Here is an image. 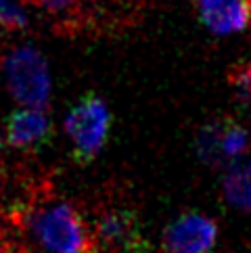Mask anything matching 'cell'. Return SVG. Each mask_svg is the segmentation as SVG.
I'll return each instance as SVG.
<instances>
[{
	"label": "cell",
	"instance_id": "6da1fadb",
	"mask_svg": "<svg viewBox=\"0 0 251 253\" xmlns=\"http://www.w3.org/2000/svg\"><path fill=\"white\" fill-rule=\"evenodd\" d=\"M36 243L44 253H92L94 239L90 237L82 213L71 203L59 201L40 205L25 213V220Z\"/></svg>",
	"mask_w": 251,
	"mask_h": 253
},
{
	"label": "cell",
	"instance_id": "7a4b0ae2",
	"mask_svg": "<svg viewBox=\"0 0 251 253\" xmlns=\"http://www.w3.org/2000/svg\"><path fill=\"white\" fill-rule=\"evenodd\" d=\"M111 113L109 107L98 94L88 92L71 107L65 115V132L74 144L76 164L84 166L103 151L109 138Z\"/></svg>",
	"mask_w": 251,
	"mask_h": 253
},
{
	"label": "cell",
	"instance_id": "3957f363",
	"mask_svg": "<svg viewBox=\"0 0 251 253\" xmlns=\"http://www.w3.org/2000/svg\"><path fill=\"white\" fill-rule=\"evenodd\" d=\"M6 86L17 103L32 109L48 107L50 98V76L46 61L34 46H17L8 50L2 59Z\"/></svg>",
	"mask_w": 251,
	"mask_h": 253
},
{
	"label": "cell",
	"instance_id": "277c9868",
	"mask_svg": "<svg viewBox=\"0 0 251 253\" xmlns=\"http://www.w3.org/2000/svg\"><path fill=\"white\" fill-rule=\"evenodd\" d=\"M94 245L98 243L109 253H151L138 215L128 207L105 210L94 220Z\"/></svg>",
	"mask_w": 251,
	"mask_h": 253
},
{
	"label": "cell",
	"instance_id": "5b68a950",
	"mask_svg": "<svg viewBox=\"0 0 251 253\" xmlns=\"http://www.w3.org/2000/svg\"><path fill=\"white\" fill-rule=\"evenodd\" d=\"M218 241V224L203 213H184L166 226L161 253H209Z\"/></svg>",
	"mask_w": 251,
	"mask_h": 253
},
{
	"label": "cell",
	"instance_id": "8992f818",
	"mask_svg": "<svg viewBox=\"0 0 251 253\" xmlns=\"http://www.w3.org/2000/svg\"><path fill=\"white\" fill-rule=\"evenodd\" d=\"M6 140L21 151L44 149L52 140V124L46 111L32 107L13 111L6 120Z\"/></svg>",
	"mask_w": 251,
	"mask_h": 253
},
{
	"label": "cell",
	"instance_id": "52a82bcc",
	"mask_svg": "<svg viewBox=\"0 0 251 253\" xmlns=\"http://www.w3.org/2000/svg\"><path fill=\"white\" fill-rule=\"evenodd\" d=\"M197 6L203 25L218 36L241 32L251 21L249 0H197Z\"/></svg>",
	"mask_w": 251,
	"mask_h": 253
},
{
	"label": "cell",
	"instance_id": "ba28073f",
	"mask_svg": "<svg viewBox=\"0 0 251 253\" xmlns=\"http://www.w3.org/2000/svg\"><path fill=\"white\" fill-rule=\"evenodd\" d=\"M222 191L232 207L251 211V159H237L228 166V171L222 180Z\"/></svg>",
	"mask_w": 251,
	"mask_h": 253
},
{
	"label": "cell",
	"instance_id": "9c48e42d",
	"mask_svg": "<svg viewBox=\"0 0 251 253\" xmlns=\"http://www.w3.org/2000/svg\"><path fill=\"white\" fill-rule=\"evenodd\" d=\"M228 84L235 94V101L243 111L251 113V65L237 63L228 69Z\"/></svg>",
	"mask_w": 251,
	"mask_h": 253
},
{
	"label": "cell",
	"instance_id": "30bf717a",
	"mask_svg": "<svg viewBox=\"0 0 251 253\" xmlns=\"http://www.w3.org/2000/svg\"><path fill=\"white\" fill-rule=\"evenodd\" d=\"M28 23L23 8L13 0H0V28L4 30H21Z\"/></svg>",
	"mask_w": 251,
	"mask_h": 253
},
{
	"label": "cell",
	"instance_id": "8fae6325",
	"mask_svg": "<svg viewBox=\"0 0 251 253\" xmlns=\"http://www.w3.org/2000/svg\"><path fill=\"white\" fill-rule=\"evenodd\" d=\"M38 6L46 8L48 13H65V11H71L80 0H34Z\"/></svg>",
	"mask_w": 251,
	"mask_h": 253
},
{
	"label": "cell",
	"instance_id": "7c38bea8",
	"mask_svg": "<svg viewBox=\"0 0 251 253\" xmlns=\"http://www.w3.org/2000/svg\"><path fill=\"white\" fill-rule=\"evenodd\" d=\"M0 253H17V247L8 241H0Z\"/></svg>",
	"mask_w": 251,
	"mask_h": 253
},
{
	"label": "cell",
	"instance_id": "4fadbf2b",
	"mask_svg": "<svg viewBox=\"0 0 251 253\" xmlns=\"http://www.w3.org/2000/svg\"><path fill=\"white\" fill-rule=\"evenodd\" d=\"M0 230H2V218H0Z\"/></svg>",
	"mask_w": 251,
	"mask_h": 253
},
{
	"label": "cell",
	"instance_id": "5bb4252c",
	"mask_svg": "<svg viewBox=\"0 0 251 253\" xmlns=\"http://www.w3.org/2000/svg\"><path fill=\"white\" fill-rule=\"evenodd\" d=\"M0 147H2V140H0Z\"/></svg>",
	"mask_w": 251,
	"mask_h": 253
}]
</instances>
